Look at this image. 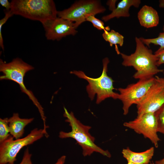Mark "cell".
<instances>
[{
    "instance_id": "obj_27",
    "label": "cell",
    "mask_w": 164,
    "mask_h": 164,
    "mask_svg": "<svg viewBox=\"0 0 164 164\" xmlns=\"http://www.w3.org/2000/svg\"><path fill=\"white\" fill-rule=\"evenodd\" d=\"M66 159V156L63 155L54 164H64Z\"/></svg>"
},
{
    "instance_id": "obj_16",
    "label": "cell",
    "mask_w": 164,
    "mask_h": 164,
    "mask_svg": "<svg viewBox=\"0 0 164 164\" xmlns=\"http://www.w3.org/2000/svg\"><path fill=\"white\" fill-rule=\"evenodd\" d=\"M102 36L104 40L109 43L111 46H112L113 45H115L116 46L115 50L117 54H120V52L117 46V45L118 44L120 46H123L124 37L114 30H111L110 31L104 30Z\"/></svg>"
},
{
    "instance_id": "obj_20",
    "label": "cell",
    "mask_w": 164,
    "mask_h": 164,
    "mask_svg": "<svg viewBox=\"0 0 164 164\" xmlns=\"http://www.w3.org/2000/svg\"><path fill=\"white\" fill-rule=\"evenodd\" d=\"M86 21H88L91 22L93 26L98 30H109V27L107 28L104 27V22L101 20L96 18L94 15H90L87 17Z\"/></svg>"
},
{
    "instance_id": "obj_31",
    "label": "cell",
    "mask_w": 164,
    "mask_h": 164,
    "mask_svg": "<svg viewBox=\"0 0 164 164\" xmlns=\"http://www.w3.org/2000/svg\"><path fill=\"white\" fill-rule=\"evenodd\" d=\"M163 32H164V25L163 27Z\"/></svg>"
},
{
    "instance_id": "obj_6",
    "label": "cell",
    "mask_w": 164,
    "mask_h": 164,
    "mask_svg": "<svg viewBox=\"0 0 164 164\" xmlns=\"http://www.w3.org/2000/svg\"><path fill=\"white\" fill-rule=\"evenodd\" d=\"M44 136L48 138L43 129L35 128L23 138L14 139L12 135L0 143V164H14L16 156L23 147L33 143Z\"/></svg>"
},
{
    "instance_id": "obj_8",
    "label": "cell",
    "mask_w": 164,
    "mask_h": 164,
    "mask_svg": "<svg viewBox=\"0 0 164 164\" xmlns=\"http://www.w3.org/2000/svg\"><path fill=\"white\" fill-rule=\"evenodd\" d=\"M155 77L139 80L136 83L130 84L125 88H119L118 99L123 104V114L127 115L131 106L136 104L155 82Z\"/></svg>"
},
{
    "instance_id": "obj_28",
    "label": "cell",
    "mask_w": 164,
    "mask_h": 164,
    "mask_svg": "<svg viewBox=\"0 0 164 164\" xmlns=\"http://www.w3.org/2000/svg\"><path fill=\"white\" fill-rule=\"evenodd\" d=\"M155 164H164V158L162 159L155 161Z\"/></svg>"
},
{
    "instance_id": "obj_1",
    "label": "cell",
    "mask_w": 164,
    "mask_h": 164,
    "mask_svg": "<svg viewBox=\"0 0 164 164\" xmlns=\"http://www.w3.org/2000/svg\"><path fill=\"white\" fill-rule=\"evenodd\" d=\"M135 41L136 49L133 53L130 55L120 53L123 59L122 65L125 67H132L136 70L133 78L139 80L149 79L159 73L163 72V69L158 68L157 58L152 50L139 38L136 37Z\"/></svg>"
},
{
    "instance_id": "obj_9",
    "label": "cell",
    "mask_w": 164,
    "mask_h": 164,
    "mask_svg": "<svg viewBox=\"0 0 164 164\" xmlns=\"http://www.w3.org/2000/svg\"><path fill=\"white\" fill-rule=\"evenodd\" d=\"M125 127L133 130L148 138L156 148L160 139L157 134V125L155 113H148L139 116L132 121L123 123Z\"/></svg>"
},
{
    "instance_id": "obj_12",
    "label": "cell",
    "mask_w": 164,
    "mask_h": 164,
    "mask_svg": "<svg viewBox=\"0 0 164 164\" xmlns=\"http://www.w3.org/2000/svg\"><path fill=\"white\" fill-rule=\"evenodd\" d=\"M138 18L140 25L149 28L155 27L159 24V17L157 11L152 7L143 6L138 13Z\"/></svg>"
},
{
    "instance_id": "obj_25",
    "label": "cell",
    "mask_w": 164,
    "mask_h": 164,
    "mask_svg": "<svg viewBox=\"0 0 164 164\" xmlns=\"http://www.w3.org/2000/svg\"><path fill=\"white\" fill-rule=\"evenodd\" d=\"M117 1L116 0H110L107 2L106 4L108 6L109 9L111 12L116 8L115 4Z\"/></svg>"
},
{
    "instance_id": "obj_10",
    "label": "cell",
    "mask_w": 164,
    "mask_h": 164,
    "mask_svg": "<svg viewBox=\"0 0 164 164\" xmlns=\"http://www.w3.org/2000/svg\"><path fill=\"white\" fill-rule=\"evenodd\" d=\"M164 104V88L155 81L136 104L137 116L148 113H155Z\"/></svg>"
},
{
    "instance_id": "obj_11",
    "label": "cell",
    "mask_w": 164,
    "mask_h": 164,
    "mask_svg": "<svg viewBox=\"0 0 164 164\" xmlns=\"http://www.w3.org/2000/svg\"><path fill=\"white\" fill-rule=\"evenodd\" d=\"M42 24L45 36L48 40H60L67 36H74L77 32L73 22L58 17L48 20Z\"/></svg>"
},
{
    "instance_id": "obj_14",
    "label": "cell",
    "mask_w": 164,
    "mask_h": 164,
    "mask_svg": "<svg viewBox=\"0 0 164 164\" xmlns=\"http://www.w3.org/2000/svg\"><path fill=\"white\" fill-rule=\"evenodd\" d=\"M154 149L151 147L141 152L132 151L129 148L123 149L122 153L123 157L127 161L137 164H149L153 156Z\"/></svg>"
},
{
    "instance_id": "obj_23",
    "label": "cell",
    "mask_w": 164,
    "mask_h": 164,
    "mask_svg": "<svg viewBox=\"0 0 164 164\" xmlns=\"http://www.w3.org/2000/svg\"><path fill=\"white\" fill-rule=\"evenodd\" d=\"M154 54L157 56L158 66L164 64V49L160 50H157Z\"/></svg>"
},
{
    "instance_id": "obj_24",
    "label": "cell",
    "mask_w": 164,
    "mask_h": 164,
    "mask_svg": "<svg viewBox=\"0 0 164 164\" xmlns=\"http://www.w3.org/2000/svg\"><path fill=\"white\" fill-rule=\"evenodd\" d=\"M0 4L2 6L5 7V10L9 11L11 10V4L7 0H0Z\"/></svg>"
},
{
    "instance_id": "obj_21",
    "label": "cell",
    "mask_w": 164,
    "mask_h": 164,
    "mask_svg": "<svg viewBox=\"0 0 164 164\" xmlns=\"http://www.w3.org/2000/svg\"><path fill=\"white\" fill-rule=\"evenodd\" d=\"M4 11L5 15L3 18L0 20V46L2 49L3 50H4V47L2 32V27L9 19L13 15L10 10L7 11L5 9Z\"/></svg>"
},
{
    "instance_id": "obj_4",
    "label": "cell",
    "mask_w": 164,
    "mask_h": 164,
    "mask_svg": "<svg viewBox=\"0 0 164 164\" xmlns=\"http://www.w3.org/2000/svg\"><path fill=\"white\" fill-rule=\"evenodd\" d=\"M103 70L101 75L98 78H93L87 76L82 71L73 70L70 73L74 74L78 77L86 80L88 83L86 87V90L88 96L93 100L97 94L96 103L99 104L108 98L118 99V93L114 91V80L107 75L108 66L109 60L105 57L102 60Z\"/></svg>"
},
{
    "instance_id": "obj_22",
    "label": "cell",
    "mask_w": 164,
    "mask_h": 164,
    "mask_svg": "<svg viewBox=\"0 0 164 164\" xmlns=\"http://www.w3.org/2000/svg\"><path fill=\"white\" fill-rule=\"evenodd\" d=\"M31 156L32 154L29 153V148H27L25 150L22 159L19 164H32L31 160Z\"/></svg>"
},
{
    "instance_id": "obj_5",
    "label": "cell",
    "mask_w": 164,
    "mask_h": 164,
    "mask_svg": "<svg viewBox=\"0 0 164 164\" xmlns=\"http://www.w3.org/2000/svg\"><path fill=\"white\" fill-rule=\"evenodd\" d=\"M33 69L34 67L32 66L18 58L14 59L8 63L0 59V71L3 73V75L0 76V79L11 80L19 85L21 91L28 96L38 108L43 125H45L46 117L43 109L32 92L26 87L24 83V78L26 73Z\"/></svg>"
},
{
    "instance_id": "obj_17",
    "label": "cell",
    "mask_w": 164,
    "mask_h": 164,
    "mask_svg": "<svg viewBox=\"0 0 164 164\" xmlns=\"http://www.w3.org/2000/svg\"><path fill=\"white\" fill-rule=\"evenodd\" d=\"M142 42L147 46H149L150 44L160 46L159 48L157 50H160L164 49V32L159 33L158 36L155 38H139Z\"/></svg>"
},
{
    "instance_id": "obj_18",
    "label": "cell",
    "mask_w": 164,
    "mask_h": 164,
    "mask_svg": "<svg viewBox=\"0 0 164 164\" xmlns=\"http://www.w3.org/2000/svg\"><path fill=\"white\" fill-rule=\"evenodd\" d=\"M8 118L0 119V143L6 139L10 135Z\"/></svg>"
},
{
    "instance_id": "obj_15",
    "label": "cell",
    "mask_w": 164,
    "mask_h": 164,
    "mask_svg": "<svg viewBox=\"0 0 164 164\" xmlns=\"http://www.w3.org/2000/svg\"><path fill=\"white\" fill-rule=\"evenodd\" d=\"M33 120V118H21L18 113H13L8 119L10 134L15 139L20 138L24 133L25 128Z\"/></svg>"
},
{
    "instance_id": "obj_29",
    "label": "cell",
    "mask_w": 164,
    "mask_h": 164,
    "mask_svg": "<svg viewBox=\"0 0 164 164\" xmlns=\"http://www.w3.org/2000/svg\"><path fill=\"white\" fill-rule=\"evenodd\" d=\"M159 2V7L160 8H164V0H160Z\"/></svg>"
},
{
    "instance_id": "obj_3",
    "label": "cell",
    "mask_w": 164,
    "mask_h": 164,
    "mask_svg": "<svg viewBox=\"0 0 164 164\" xmlns=\"http://www.w3.org/2000/svg\"><path fill=\"white\" fill-rule=\"evenodd\" d=\"M10 11L17 15L43 23L57 17L58 11L52 0H12Z\"/></svg>"
},
{
    "instance_id": "obj_32",
    "label": "cell",
    "mask_w": 164,
    "mask_h": 164,
    "mask_svg": "<svg viewBox=\"0 0 164 164\" xmlns=\"http://www.w3.org/2000/svg\"><path fill=\"white\" fill-rule=\"evenodd\" d=\"M151 164H155V163H154L153 162H152Z\"/></svg>"
},
{
    "instance_id": "obj_30",
    "label": "cell",
    "mask_w": 164,
    "mask_h": 164,
    "mask_svg": "<svg viewBox=\"0 0 164 164\" xmlns=\"http://www.w3.org/2000/svg\"><path fill=\"white\" fill-rule=\"evenodd\" d=\"M127 164H137L134 163L132 162H128V163Z\"/></svg>"
},
{
    "instance_id": "obj_26",
    "label": "cell",
    "mask_w": 164,
    "mask_h": 164,
    "mask_svg": "<svg viewBox=\"0 0 164 164\" xmlns=\"http://www.w3.org/2000/svg\"><path fill=\"white\" fill-rule=\"evenodd\" d=\"M163 74L164 75V72ZM155 81L159 83L164 88V77H161L155 76Z\"/></svg>"
},
{
    "instance_id": "obj_2",
    "label": "cell",
    "mask_w": 164,
    "mask_h": 164,
    "mask_svg": "<svg viewBox=\"0 0 164 164\" xmlns=\"http://www.w3.org/2000/svg\"><path fill=\"white\" fill-rule=\"evenodd\" d=\"M64 116L65 121L69 123L71 130L69 132L60 131L59 137L61 138H72L74 139L81 147L84 156L90 155L94 152L99 153L108 158L111 155L108 150H105L97 145L94 143L95 138L89 133L91 127L81 123L75 117L72 112L69 113L64 107Z\"/></svg>"
},
{
    "instance_id": "obj_19",
    "label": "cell",
    "mask_w": 164,
    "mask_h": 164,
    "mask_svg": "<svg viewBox=\"0 0 164 164\" xmlns=\"http://www.w3.org/2000/svg\"><path fill=\"white\" fill-rule=\"evenodd\" d=\"M155 114L157 122L158 132L164 134V104L155 113Z\"/></svg>"
},
{
    "instance_id": "obj_13",
    "label": "cell",
    "mask_w": 164,
    "mask_h": 164,
    "mask_svg": "<svg viewBox=\"0 0 164 164\" xmlns=\"http://www.w3.org/2000/svg\"><path fill=\"white\" fill-rule=\"evenodd\" d=\"M140 0H122L119 2L116 8L110 14L102 17L104 22H107L114 18L128 17L130 16L129 10L132 6L138 8L141 3Z\"/></svg>"
},
{
    "instance_id": "obj_7",
    "label": "cell",
    "mask_w": 164,
    "mask_h": 164,
    "mask_svg": "<svg viewBox=\"0 0 164 164\" xmlns=\"http://www.w3.org/2000/svg\"><path fill=\"white\" fill-rule=\"evenodd\" d=\"M106 10L99 0H81L75 2L67 9L58 11L57 17L73 22L77 29L89 15L103 13Z\"/></svg>"
}]
</instances>
